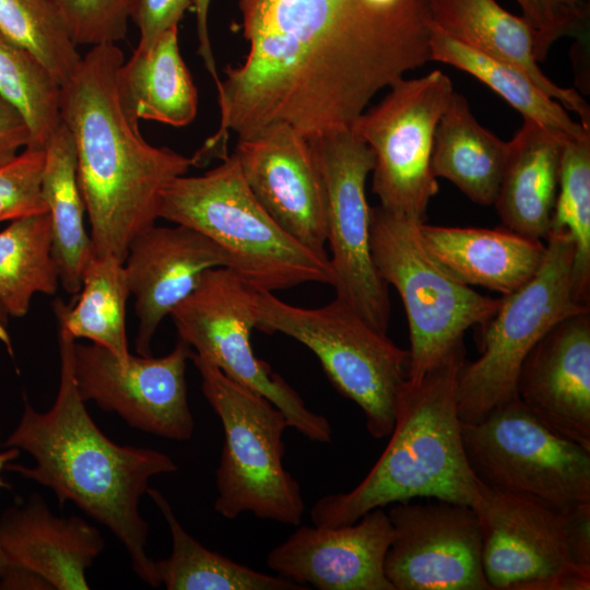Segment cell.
I'll use <instances>...</instances> for the list:
<instances>
[{
  "instance_id": "1",
  "label": "cell",
  "mask_w": 590,
  "mask_h": 590,
  "mask_svg": "<svg viewBox=\"0 0 590 590\" xmlns=\"http://www.w3.org/2000/svg\"><path fill=\"white\" fill-rule=\"evenodd\" d=\"M250 73L285 111L352 125L430 61V0H239Z\"/></svg>"
},
{
  "instance_id": "2",
  "label": "cell",
  "mask_w": 590,
  "mask_h": 590,
  "mask_svg": "<svg viewBox=\"0 0 590 590\" xmlns=\"http://www.w3.org/2000/svg\"><path fill=\"white\" fill-rule=\"evenodd\" d=\"M74 342L58 327L60 379L54 404L39 412L25 399L3 444L27 452L34 465L10 462L5 470L48 487L60 506L71 502L105 526L127 551L137 576L157 588L155 560L146 552L149 523L139 507L150 480L175 472L177 465L164 452L119 445L101 430L76 387Z\"/></svg>"
},
{
  "instance_id": "3",
  "label": "cell",
  "mask_w": 590,
  "mask_h": 590,
  "mask_svg": "<svg viewBox=\"0 0 590 590\" xmlns=\"http://www.w3.org/2000/svg\"><path fill=\"white\" fill-rule=\"evenodd\" d=\"M117 44L93 46L61 84V121L75 146L78 180L94 253L122 263L140 233L158 217L161 194L193 166L192 158L146 142L123 110Z\"/></svg>"
},
{
  "instance_id": "4",
  "label": "cell",
  "mask_w": 590,
  "mask_h": 590,
  "mask_svg": "<svg viewBox=\"0 0 590 590\" xmlns=\"http://www.w3.org/2000/svg\"><path fill=\"white\" fill-rule=\"evenodd\" d=\"M464 352L461 344L420 381H405L381 456L353 489L320 497L310 509L312 524L353 523L375 508L418 497L475 505L481 482L465 456L456 398Z\"/></svg>"
},
{
  "instance_id": "5",
  "label": "cell",
  "mask_w": 590,
  "mask_h": 590,
  "mask_svg": "<svg viewBox=\"0 0 590 590\" xmlns=\"http://www.w3.org/2000/svg\"><path fill=\"white\" fill-rule=\"evenodd\" d=\"M200 176H180L161 194L158 217L191 227L221 246L229 269L256 291L303 283L334 285L330 260L288 235L247 186L235 154Z\"/></svg>"
},
{
  "instance_id": "6",
  "label": "cell",
  "mask_w": 590,
  "mask_h": 590,
  "mask_svg": "<svg viewBox=\"0 0 590 590\" xmlns=\"http://www.w3.org/2000/svg\"><path fill=\"white\" fill-rule=\"evenodd\" d=\"M201 389L224 434L215 471V511L226 519L244 512L298 526L305 504L298 482L283 467L284 413L266 397L231 379L191 352Z\"/></svg>"
},
{
  "instance_id": "7",
  "label": "cell",
  "mask_w": 590,
  "mask_h": 590,
  "mask_svg": "<svg viewBox=\"0 0 590 590\" xmlns=\"http://www.w3.org/2000/svg\"><path fill=\"white\" fill-rule=\"evenodd\" d=\"M256 329L281 332L308 347L333 387L364 413L369 434L381 439L393 429L410 353L335 297L319 308L290 305L256 291Z\"/></svg>"
},
{
  "instance_id": "8",
  "label": "cell",
  "mask_w": 590,
  "mask_h": 590,
  "mask_svg": "<svg viewBox=\"0 0 590 590\" xmlns=\"http://www.w3.org/2000/svg\"><path fill=\"white\" fill-rule=\"evenodd\" d=\"M546 251L535 274L503 295L495 315L481 327L480 356L464 359L457 378L461 423H475L517 396L522 363L535 344L560 320L590 311L573 287L575 246L566 231H550Z\"/></svg>"
},
{
  "instance_id": "9",
  "label": "cell",
  "mask_w": 590,
  "mask_h": 590,
  "mask_svg": "<svg viewBox=\"0 0 590 590\" xmlns=\"http://www.w3.org/2000/svg\"><path fill=\"white\" fill-rule=\"evenodd\" d=\"M418 224L370 208V252L374 264L398 291L408 317V380L420 381L459 345L465 331L484 326L500 298L481 295L457 279L425 247Z\"/></svg>"
},
{
  "instance_id": "10",
  "label": "cell",
  "mask_w": 590,
  "mask_h": 590,
  "mask_svg": "<svg viewBox=\"0 0 590 590\" xmlns=\"http://www.w3.org/2000/svg\"><path fill=\"white\" fill-rule=\"evenodd\" d=\"M465 456L485 485L560 511L590 503V450L551 430L516 397L461 423Z\"/></svg>"
},
{
  "instance_id": "11",
  "label": "cell",
  "mask_w": 590,
  "mask_h": 590,
  "mask_svg": "<svg viewBox=\"0 0 590 590\" xmlns=\"http://www.w3.org/2000/svg\"><path fill=\"white\" fill-rule=\"evenodd\" d=\"M255 292L227 267L206 270L194 291L169 314L179 340L231 379L266 397L284 413L291 428L309 440L329 442L332 428L328 418L309 410L253 353Z\"/></svg>"
},
{
  "instance_id": "12",
  "label": "cell",
  "mask_w": 590,
  "mask_h": 590,
  "mask_svg": "<svg viewBox=\"0 0 590 590\" xmlns=\"http://www.w3.org/2000/svg\"><path fill=\"white\" fill-rule=\"evenodd\" d=\"M455 90L441 70L401 78L352 125L375 157L371 190L391 215L424 223L438 192L430 158L435 130Z\"/></svg>"
},
{
  "instance_id": "13",
  "label": "cell",
  "mask_w": 590,
  "mask_h": 590,
  "mask_svg": "<svg viewBox=\"0 0 590 590\" xmlns=\"http://www.w3.org/2000/svg\"><path fill=\"white\" fill-rule=\"evenodd\" d=\"M315 151L327 196V243L338 298L367 323L387 333L390 319L388 284L370 252V206L366 180L373 172L371 149L352 128L308 138Z\"/></svg>"
},
{
  "instance_id": "14",
  "label": "cell",
  "mask_w": 590,
  "mask_h": 590,
  "mask_svg": "<svg viewBox=\"0 0 590 590\" xmlns=\"http://www.w3.org/2000/svg\"><path fill=\"white\" fill-rule=\"evenodd\" d=\"M472 508L492 590L590 589V570L573 555L565 511L482 482Z\"/></svg>"
},
{
  "instance_id": "15",
  "label": "cell",
  "mask_w": 590,
  "mask_h": 590,
  "mask_svg": "<svg viewBox=\"0 0 590 590\" xmlns=\"http://www.w3.org/2000/svg\"><path fill=\"white\" fill-rule=\"evenodd\" d=\"M192 349L179 340L160 357L132 355L118 359L103 346L74 342L73 373L84 402L116 413L131 427L186 441L194 420L189 408L186 364Z\"/></svg>"
},
{
  "instance_id": "16",
  "label": "cell",
  "mask_w": 590,
  "mask_h": 590,
  "mask_svg": "<svg viewBox=\"0 0 590 590\" xmlns=\"http://www.w3.org/2000/svg\"><path fill=\"white\" fill-rule=\"evenodd\" d=\"M385 575L394 590H492L474 509L438 500L396 503Z\"/></svg>"
},
{
  "instance_id": "17",
  "label": "cell",
  "mask_w": 590,
  "mask_h": 590,
  "mask_svg": "<svg viewBox=\"0 0 590 590\" xmlns=\"http://www.w3.org/2000/svg\"><path fill=\"white\" fill-rule=\"evenodd\" d=\"M234 154L247 186L269 215L304 247L330 260L326 188L309 139L278 122L238 139Z\"/></svg>"
},
{
  "instance_id": "18",
  "label": "cell",
  "mask_w": 590,
  "mask_h": 590,
  "mask_svg": "<svg viewBox=\"0 0 590 590\" xmlns=\"http://www.w3.org/2000/svg\"><path fill=\"white\" fill-rule=\"evenodd\" d=\"M391 536L388 514L375 508L349 524H298L266 563L279 576L319 590H394L384 569Z\"/></svg>"
},
{
  "instance_id": "19",
  "label": "cell",
  "mask_w": 590,
  "mask_h": 590,
  "mask_svg": "<svg viewBox=\"0 0 590 590\" xmlns=\"http://www.w3.org/2000/svg\"><path fill=\"white\" fill-rule=\"evenodd\" d=\"M229 263L221 246L185 225L154 224L134 237L123 267L139 319L137 353L152 355L151 343L162 320L194 291L206 270Z\"/></svg>"
},
{
  "instance_id": "20",
  "label": "cell",
  "mask_w": 590,
  "mask_h": 590,
  "mask_svg": "<svg viewBox=\"0 0 590 590\" xmlns=\"http://www.w3.org/2000/svg\"><path fill=\"white\" fill-rule=\"evenodd\" d=\"M517 396L551 430L590 450V311L560 320L535 344Z\"/></svg>"
},
{
  "instance_id": "21",
  "label": "cell",
  "mask_w": 590,
  "mask_h": 590,
  "mask_svg": "<svg viewBox=\"0 0 590 590\" xmlns=\"http://www.w3.org/2000/svg\"><path fill=\"white\" fill-rule=\"evenodd\" d=\"M98 529L78 516L58 517L40 495L0 516V548L8 565L31 569L54 590H86V570L102 553Z\"/></svg>"
},
{
  "instance_id": "22",
  "label": "cell",
  "mask_w": 590,
  "mask_h": 590,
  "mask_svg": "<svg viewBox=\"0 0 590 590\" xmlns=\"http://www.w3.org/2000/svg\"><path fill=\"white\" fill-rule=\"evenodd\" d=\"M564 134L523 118L511 141L495 203L502 226L545 240L556 203Z\"/></svg>"
},
{
  "instance_id": "23",
  "label": "cell",
  "mask_w": 590,
  "mask_h": 590,
  "mask_svg": "<svg viewBox=\"0 0 590 590\" xmlns=\"http://www.w3.org/2000/svg\"><path fill=\"white\" fill-rule=\"evenodd\" d=\"M435 27L451 38L523 71L544 93L576 113L590 128V106L574 88L551 81L534 57V30L495 0H430Z\"/></svg>"
},
{
  "instance_id": "24",
  "label": "cell",
  "mask_w": 590,
  "mask_h": 590,
  "mask_svg": "<svg viewBox=\"0 0 590 590\" xmlns=\"http://www.w3.org/2000/svg\"><path fill=\"white\" fill-rule=\"evenodd\" d=\"M421 238L450 273L468 285L507 295L539 270L546 251L542 240L504 226L493 229L418 224Z\"/></svg>"
},
{
  "instance_id": "25",
  "label": "cell",
  "mask_w": 590,
  "mask_h": 590,
  "mask_svg": "<svg viewBox=\"0 0 590 590\" xmlns=\"http://www.w3.org/2000/svg\"><path fill=\"white\" fill-rule=\"evenodd\" d=\"M121 106L128 117L174 127L196 117L198 92L180 55L178 26L164 32L151 46H138L116 74Z\"/></svg>"
},
{
  "instance_id": "26",
  "label": "cell",
  "mask_w": 590,
  "mask_h": 590,
  "mask_svg": "<svg viewBox=\"0 0 590 590\" xmlns=\"http://www.w3.org/2000/svg\"><path fill=\"white\" fill-rule=\"evenodd\" d=\"M507 153L508 142L483 128L467 98L455 91L435 130L430 158L435 177L448 179L477 204L493 205Z\"/></svg>"
},
{
  "instance_id": "27",
  "label": "cell",
  "mask_w": 590,
  "mask_h": 590,
  "mask_svg": "<svg viewBox=\"0 0 590 590\" xmlns=\"http://www.w3.org/2000/svg\"><path fill=\"white\" fill-rule=\"evenodd\" d=\"M44 149L42 194L51 220L52 256L63 290L76 295L83 271L95 253L84 225L74 141L63 122Z\"/></svg>"
},
{
  "instance_id": "28",
  "label": "cell",
  "mask_w": 590,
  "mask_h": 590,
  "mask_svg": "<svg viewBox=\"0 0 590 590\" xmlns=\"http://www.w3.org/2000/svg\"><path fill=\"white\" fill-rule=\"evenodd\" d=\"M160 509L172 536L170 555L155 560V571L167 590H304L281 576H271L211 551L189 534L166 497L155 488L146 493Z\"/></svg>"
},
{
  "instance_id": "29",
  "label": "cell",
  "mask_w": 590,
  "mask_h": 590,
  "mask_svg": "<svg viewBox=\"0 0 590 590\" xmlns=\"http://www.w3.org/2000/svg\"><path fill=\"white\" fill-rule=\"evenodd\" d=\"M129 295L123 263L111 255H94L83 271L74 305L60 298L54 302L58 327L74 340L87 339L126 361L131 354L126 332Z\"/></svg>"
},
{
  "instance_id": "30",
  "label": "cell",
  "mask_w": 590,
  "mask_h": 590,
  "mask_svg": "<svg viewBox=\"0 0 590 590\" xmlns=\"http://www.w3.org/2000/svg\"><path fill=\"white\" fill-rule=\"evenodd\" d=\"M430 61H439L465 71L489 86L523 118L569 138L590 131L573 120L564 106L544 93L519 68L492 58L440 32L433 24Z\"/></svg>"
},
{
  "instance_id": "31",
  "label": "cell",
  "mask_w": 590,
  "mask_h": 590,
  "mask_svg": "<svg viewBox=\"0 0 590 590\" xmlns=\"http://www.w3.org/2000/svg\"><path fill=\"white\" fill-rule=\"evenodd\" d=\"M59 282L48 211L11 221L0 232V303L7 314L23 317L36 293L54 295Z\"/></svg>"
},
{
  "instance_id": "32",
  "label": "cell",
  "mask_w": 590,
  "mask_h": 590,
  "mask_svg": "<svg viewBox=\"0 0 590 590\" xmlns=\"http://www.w3.org/2000/svg\"><path fill=\"white\" fill-rule=\"evenodd\" d=\"M61 84L27 49L0 35V101L24 119L31 148H45L61 125Z\"/></svg>"
},
{
  "instance_id": "33",
  "label": "cell",
  "mask_w": 590,
  "mask_h": 590,
  "mask_svg": "<svg viewBox=\"0 0 590 590\" xmlns=\"http://www.w3.org/2000/svg\"><path fill=\"white\" fill-rule=\"evenodd\" d=\"M566 231L575 246L573 287L589 305L590 294V131L565 141L551 231Z\"/></svg>"
},
{
  "instance_id": "34",
  "label": "cell",
  "mask_w": 590,
  "mask_h": 590,
  "mask_svg": "<svg viewBox=\"0 0 590 590\" xmlns=\"http://www.w3.org/2000/svg\"><path fill=\"white\" fill-rule=\"evenodd\" d=\"M0 35L32 52L60 84L82 57L49 0H0Z\"/></svg>"
},
{
  "instance_id": "35",
  "label": "cell",
  "mask_w": 590,
  "mask_h": 590,
  "mask_svg": "<svg viewBox=\"0 0 590 590\" xmlns=\"http://www.w3.org/2000/svg\"><path fill=\"white\" fill-rule=\"evenodd\" d=\"M76 45L117 44L125 39L131 0H49Z\"/></svg>"
},
{
  "instance_id": "36",
  "label": "cell",
  "mask_w": 590,
  "mask_h": 590,
  "mask_svg": "<svg viewBox=\"0 0 590 590\" xmlns=\"http://www.w3.org/2000/svg\"><path fill=\"white\" fill-rule=\"evenodd\" d=\"M45 149H23L0 166V222L47 212L42 194Z\"/></svg>"
},
{
  "instance_id": "37",
  "label": "cell",
  "mask_w": 590,
  "mask_h": 590,
  "mask_svg": "<svg viewBox=\"0 0 590 590\" xmlns=\"http://www.w3.org/2000/svg\"><path fill=\"white\" fill-rule=\"evenodd\" d=\"M523 17L534 30V57L546 58L555 42L564 36L588 42L589 3L578 0H516Z\"/></svg>"
},
{
  "instance_id": "38",
  "label": "cell",
  "mask_w": 590,
  "mask_h": 590,
  "mask_svg": "<svg viewBox=\"0 0 590 590\" xmlns=\"http://www.w3.org/2000/svg\"><path fill=\"white\" fill-rule=\"evenodd\" d=\"M192 0H131L130 20L140 32L138 46H151L164 32L178 26Z\"/></svg>"
},
{
  "instance_id": "39",
  "label": "cell",
  "mask_w": 590,
  "mask_h": 590,
  "mask_svg": "<svg viewBox=\"0 0 590 590\" xmlns=\"http://www.w3.org/2000/svg\"><path fill=\"white\" fill-rule=\"evenodd\" d=\"M31 144V134L22 116L0 101V166L15 158Z\"/></svg>"
},
{
  "instance_id": "40",
  "label": "cell",
  "mask_w": 590,
  "mask_h": 590,
  "mask_svg": "<svg viewBox=\"0 0 590 590\" xmlns=\"http://www.w3.org/2000/svg\"><path fill=\"white\" fill-rule=\"evenodd\" d=\"M565 512L574 558L578 566L590 570V503Z\"/></svg>"
},
{
  "instance_id": "41",
  "label": "cell",
  "mask_w": 590,
  "mask_h": 590,
  "mask_svg": "<svg viewBox=\"0 0 590 590\" xmlns=\"http://www.w3.org/2000/svg\"><path fill=\"white\" fill-rule=\"evenodd\" d=\"M211 0H192V8L197 19V36H198V54L203 59L206 70L215 81L216 87L221 80L216 72V63L212 52V47L209 36L208 14Z\"/></svg>"
},
{
  "instance_id": "42",
  "label": "cell",
  "mask_w": 590,
  "mask_h": 590,
  "mask_svg": "<svg viewBox=\"0 0 590 590\" xmlns=\"http://www.w3.org/2000/svg\"><path fill=\"white\" fill-rule=\"evenodd\" d=\"M0 590H54L37 573L15 565H7L0 577Z\"/></svg>"
},
{
  "instance_id": "43",
  "label": "cell",
  "mask_w": 590,
  "mask_h": 590,
  "mask_svg": "<svg viewBox=\"0 0 590 590\" xmlns=\"http://www.w3.org/2000/svg\"><path fill=\"white\" fill-rule=\"evenodd\" d=\"M20 455V450L16 448H5L0 452V488L10 489L12 486L2 476V472L5 470L8 463L13 462Z\"/></svg>"
},
{
  "instance_id": "44",
  "label": "cell",
  "mask_w": 590,
  "mask_h": 590,
  "mask_svg": "<svg viewBox=\"0 0 590 590\" xmlns=\"http://www.w3.org/2000/svg\"><path fill=\"white\" fill-rule=\"evenodd\" d=\"M9 315L0 303V341H2L11 352L10 337L8 333Z\"/></svg>"
},
{
  "instance_id": "45",
  "label": "cell",
  "mask_w": 590,
  "mask_h": 590,
  "mask_svg": "<svg viewBox=\"0 0 590 590\" xmlns=\"http://www.w3.org/2000/svg\"><path fill=\"white\" fill-rule=\"evenodd\" d=\"M7 560H5V557L0 548V577L2 576L4 569L7 568Z\"/></svg>"
},
{
  "instance_id": "46",
  "label": "cell",
  "mask_w": 590,
  "mask_h": 590,
  "mask_svg": "<svg viewBox=\"0 0 590 590\" xmlns=\"http://www.w3.org/2000/svg\"><path fill=\"white\" fill-rule=\"evenodd\" d=\"M578 1H581V2H585V3H589V0H578Z\"/></svg>"
}]
</instances>
